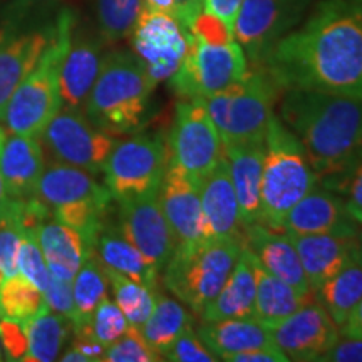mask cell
Listing matches in <instances>:
<instances>
[{"label": "cell", "mask_w": 362, "mask_h": 362, "mask_svg": "<svg viewBox=\"0 0 362 362\" xmlns=\"http://www.w3.org/2000/svg\"><path fill=\"white\" fill-rule=\"evenodd\" d=\"M279 89L362 99V0H320L262 62Z\"/></svg>", "instance_id": "obj_1"}, {"label": "cell", "mask_w": 362, "mask_h": 362, "mask_svg": "<svg viewBox=\"0 0 362 362\" xmlns=\"http://www.w3.org/2000/svg\"><path fill=\"white\" fill-rule=\"evenodd\" d=\"M280 119L297 136L319 183L332 178L362 153V99L287 89Z\"/></svg>", "instance_id": "obj_2"}, {"label": "cell", "mask_w": 362, "mask_h": 362, "mask_svg": "<svg viewBox=\"0 0 362 362\" xmlns=\"http://www.w3.org/2000/svg\"><path fill=\"white\" fill-rule=\"evenodd\" d=\"M155 88L156 83L133 52H107L86 99L84 115L96 128L115 138L133 134L144 123Z\"/></svg>", "instance_id": "obj_3"}, {"label": "cell", "mask_w": 362, "mask_h": 362, "mask_svg": "<svg viewBox=\"0 0 362 362\" xmlns=\"http://www.w3.org/2000/svg\"><path fill=\"white\" fill-rule=\"evenodd\" d=\"M264 144L260 223L284 232L285 216L319 180L302 143L277 115L270 117Z\"/></svg>", "instance_id": "obj_4"}, {"label": "cell", "mask_w": 362, "mask_h": 362, "mask_svg": "<svg viewBox=\"0 0 362 362\" xmlns=\"http://www.w3.org/2000/svg\"><path fill=\"white\" fill-rule=\"evenodd\" d=\"M74 27V12L67 8L59 13L51 42L7 104L4 121L12 133L39 139L45 126L62 110L59 76Z\"/></svg>", "instance_id": "obj_5"}, {"label": "cell", "mask_w": 362, "mask_h": 362, "mask_svg": "<svg viewBox=\"0 0 362 362\" xmlns=\"http://www.w3.org/2000/svg\"><path fill=\"white\" fill-rule=\"evenodd\" d=\"M243 242L235 238H203L176 245L163 269V285L194 314L214 300L237 264Z\"/></svg>", "instance_id": "obj_6"}, {"label": "cell", "mask_w": 362, "mask_h": 362, "mask_svg": "<svg viewBox=\"0 0 362 362\" xmlns=\"http://www.w3.org/2000/svg\"><path fill=\"white\" fill-rule=\"evenodd\" d=\"M35 198L51 210L54 220L78 230L94 250L112 202L106 185L98 183L89 171L54 161L44 168Z\"/></svg>", "instance_id": "obj_7"}, {"label": "cell", "mask_w": 362, "mask_h": 362, "mask_svg": "<svg viewBox=\"0 0 362 362\" xmlns=\"http://www.w3.org/2000/svg\"><path fill=\"white\" fill-rule=\"evenodd\" d=\"M277 90L279 86L262 67H253L237 84L203 99L221 143L264 141Z\"/></svg>", "instance_id": "obj_8"}, {"label": "cell", "mask_w": 362, "mask_h": 362, "mask_svg": "<svg viewBox=\"0 0 362 362\" xmlns=\"http://www.w3.org/2000/svg\"><path fill=\"white\" fill-rule=\"evenodd\" d=\"M247 71L248 59L237 40H211L192 34L187 56L168 83L180 99L203 101L237 84Z\"/></svg>", "instance_id": "obj_9"}, {"label": "cell", "mask_w": 362, "mask_h": 362, "mask_svg": "<svg viewBox=\"0 0 362 362\" xmlns=\"http://www.w3.org/2000/svg\"><path fill=\"white\" fill-rule=\"evenodd\" d=\"M168 163L170 149L165 136L134 134L116 141L104 163V185L116 202L158 193Z\"/></svg>", "instance_id": "obj_10"}, {"label": "cell", "mask_w": 362, "mask_h": 362, "mask_svg": "<svg viewBox=\"0 0 362 362\" xmlns=\"http://www.w3.org/2000/svg\"><path fill=\"white\" fill-rule=\"evenodd\" d=\"M170 161L198 183L215 168L223 155L220 133L200 99H181L171 124Z\"/></svg>", "instance_id": "obj_11"}, {"label": "cell", "mask_w": 362, "mask_h": 362, "mask_svg": "<svg viewBox=\"0 0 362 362\" xmlns=\"http://www.w3.org/2000/svg\"><path fill=\"white\" fill-rule=\"evenodd\" d=\"M315 0H243L233 37L253 67H260L270 49L292 33L310 12Z\"/></svg>", "instance_id": "obj_12"}, {"label": "cell", "mask_w": 362, "mask_h": 362, "mask_svg": "<svg viewBox=\"0 0 362 362\" xmlns=\"http://www.w3.org/2000/svg\"><path fill=\"white\" fill-rule=\"evenodd\" d=\"M44 146L56 161L78 166L90 175L103 173L104 163L116 144L115 136L104 133L81 110L62 107L40 134Z\"/></svg>", "instance_id": "obj_13"}, {"label": "cell", "mask_w": 362, "mask_h": 362, "mask_svg": "<svg viewBox=\"0 0 362 362\" xmlns=\"http://www.w3.org/2000/svg\"><path fill=\"white\" fill-rule=\"evenodd\" d=\"M129 37L133 54L158 84L178 71L187 56L192 33L168 13L143 7Z\"/></svg>", "instance_id": "obj_14"}, {"label": "cell", "mask_w": 362, "mask_h": 362, "mask_svg": "<svg viewBox=\"0 0 362 362\" xmlns=\"http://www.w3.org/2000/svg\"><path fill=\"white\" fill-rule=\"evenodd\" d=\"M267 329L288 361L298 362H319L341 339L339 325L317 300H307L300 309Z\"/></svg>", "instance_id": "obj_15"}, {"label": "cell", "mask_w": 362, "mask_h": 362, "mask_svg": "<svg viewBox=\"0 0 362 362\" xmlns=\"http://www.w3.org/2000/svg\"><path fill=\"white\" fill-rule=\"evenodd\" d=\"M117 225L124 237L161 274L173 255L176 242L161 210L158 193L117 202Z\"/></svg>", "instance_id": "obj_16"}, {"label": "cell", "mask_w": 362, "mask_h": 362, "mask_svg": "<svg viewBox=\"0 0 362 362\" xmlns=\"http://www.w3.org/2000/svg\"><path fill=\"white\" fill-rule=\"evenodd\" d=\"M52 35L54 25L19 29L8 24L0 29V121L12 94L37 64Z\"/></svg>", "instance_id": "obj_17"}, {"label": "cell", "mask_w": 362, "mask_h": 362, "mask_svg": "<svg viewBox=\"0 0 362 362\" xmlns=\"http://www.w3.org/2000/svg\"><path fill=\"white\" fill-rule=\"evenodd\" d=\"M158 200L176 245H188L205 238L200 183L185 173L173 161L168 163V168L163 176Z\"/></svg>", "instance_id": "obj_18"}, {"label": "cell", "mask_w": 362, "mask_h": 362, "mask_svg": "<svg viewBox=\"0 0 362 362\" xmlns=\"http://www.w3.org/2000/svg\"><path fill=\"white\" fill-rule=\"evenodd\" d=\"M104 45L106 42L99 34L76 30L74 27L59 76L62 107L83 110L106 56L103 52Z\"/></svg>", "instance_id": "obj_19"}, {"label": "cell", "mask_w": 362, "mask_h": 362, "mask_svg": "<svg viewBox=\"0 0 362 362\" xmlns=\"http://www.w3.org/2000/svg\"><path fill=\"white\" fill-rule=\"evenodd\" d=\"M359 225L352 220L341 194L317 185L288 211L284 232L288 235H356Z\"/></svg>", "instance_id": "obj_20"}, {"label": "cell", "mask_w": 362, "mask_h": 362, "mask_svg": "<svg viewBox=\"0 0 362 362\" xmlns=\"http://www.w3.org/2000/svg\"><path fill=\"white\" fill-rule=\"evenodd\" d=\"M200 198L205 238H235L243 242L245 228L240 223L237 193L223 155L202 180Z\"/></svg>", "instance_id": "obj_21"}, {"label": "cell", "mask_w": 362, "mask_h": 362, "mask_svg": "<svg viewBox=\"0 0 362 362\" xmlns=\"http://www.w3.org/2000/svg\"><path fill=\"white\" fill-rule=\"evenodd\" d=\"M243 245L250 248L260 265L284 280L307 298L312 297V288L307 282L300 257L293 247L291 237L285 232H275L264 223H253L243 230Z\"/></svg>", "instance_id": "obj_22"}, {"label": "cell", "mask_w": 362, "mask_h": 362, "mask_svg": "<svg viewBox=\"0 0 362 362\" xmlns=\"http://www.w3.org/2000/svg\"><path fill=\"white\" fill-rule=\"evenodd\" d=\"M264 155V141L223 144V156L237 193L240 223L243 228L260 221Z\"/></svg>", "instance_id": "obj_23"}, {"label": "cell", "mask_w": 362, "mask_h": 362, "mask_svg": "<svg viewBox=\"0 0 362 362\" xmlns=\"http://www.w3.org/2000/svg\"><path fill=\"white\" fill-rule=\"evenodd\" d=\"M288 235V233H287ZM300 257L312 292L356 257V235H288Z\"/></svg>", "instance_id": "obj_24"}, {"label": "cell", "mask_w": 362, "mask_h": 362, "mask_svg": "<svg viewBox=\"0 0 362 362\" xmlns=\"http://www.w3.org/2000/svg\"><path fill=\"white\" fill-rule=\"evenodd\" d=\"M44 168V149L37 138L17 133L7 134L0 155V170L8 197L13 200H29L35 197Z\"/></svg>", "instance_id": "obj_25"}, {"label": "cell", "mask_w": 362, "mask_h": 362, "mask_svg": "<svg viewBox=\"0 0 362 362\" xmlns=\"http://www.w3.org/2000/svg\"><path fill=\"white\" fill-rule=\"evenodd\" d=\"M37 240L51 277L72 282L86 260L93 255L83 235L52 216L37 228Z\"/></svg>", "instance_id": "obj_26"}, {"label": "cell", "mask_w": 362, "mask_h": 362, "mask_svg": "<svg viewBox=\"0 0 362 362\" xmlns=\"http://www.w3.org/2000/svg\"><path fill=\"white\" fill-rule=\"evenodd\" d=\"M197 334L218 361H230V357L240 352L275 344L269 329L257 319H202Z\"/></svg>", "instance_id": "obj_27"}, {"label": "cell", "mask_w": 362, "mask_h": 362, "mask_svg": "<svg viewBox=\"0 0 362 362\" xmlns=\"http://www.w3.org/2000/svg\"><path fill=\"white\" fill-rule=\"evenodd\" d=\"M200 317L203 320L255 319V275L248 247L242 245L237 264L226 277L223 287Z\"/></svg>", "instance_id": "obj_28"}, {"label": "cell", "mask_w": 362, "mask_h": 362, "mask_svg": "<svg viewBox=\"0 0 362 362\" xmlns=\"http://www.w3.org/2000/svg\"><path fill=\"white\" fill-rule=\"evenodd\" d=\"M94 255L99 262L112 272L129 277L146 287L158 291L160 285V270H156L144 259L143 253L136 248L117 223H104L94 243Z\"/></svg>", "instance_id": "obj_29"}, {"label": "cell", "mask_w": 362, "mask_h": 362, "mask_svg": "<svg viewBox=\"0 0 362 362\" xmlns=\"http://www.w3.org/2000/svg\"><path fill=\"white\" fill-rule=\"evenodd\" d=\"M250 257L253 275H255V319L265 327L280 322L285 317L300 309L307 300H310V298L300 296L296 288L285 284L284 280L269 274L260 265L252 250Z\"/></svg>", "instance_id": "obj_30"}, {"label": "cell", "mask_w": 362, "mask_h": 362, "mask_svg": "<svg viewBox=\"0 0 362 362\" xmlns=\"http://www.w3.org/2000/svg\"><path fill=\"white\" fill-rule=\"evenodd\" d=\"M314 292L315 300L327 310L341 329L362 300V262L356 255L341 272H337Z\"/></svg>", "instance_id": "obj_31"}, {"label": "cell", "mask_w": 362, "mask_h": 362, "mask_svg": "<svg viewBox=\"0 0 362 362\" xmlns=\"http://www.w3.org/2000/svg\"><path fill=\"white\" fill-rule=\"evenodd\" d=\"M27 352L24 362H52L59 359L62 346L72 332V322L64 315L56 314L47 304L33 319L27 320Z\"/></svg>", "instance_id": "obj_32"}, {"label": "cell", "mask_w": 362, "mask_h": 362, "mask_svg": "<svg viewBox=\"0 0 362 362\" xmlns=\"http://www.w3.org/2000/svg\"><path fill=\"white\" fill-rule=\"evenodd\" d=\"M193 322V317L185 309L178 298H171L168 296L158 293L156 305L151 315L148 317L146 322L143 324L141 330L143 337L146 339L149 346L155 349L158 354H165L170 349L175 339L189 327Z\"/></svg>", "instance_id": "obj_33"}, {"label": "cell", "mask_w": 362, "mask_h": 362, "mask_svg": "<svg viewBox=\"0 0 362 362\" xmlns=\"http://www.w3.org/2000/svg\"><path fill=\"white\" fill-rule=\"evenodd\" d=\"M107 293H110V279L106 269L93 253L72 280V297H74L72 329L89 324L99 304L110 297Z\"/></svg>", "instance_id": "obj_34"}, {"label": "cell", "mask_w": 362, "mask_h": 362, "mask_svg": "<svg viewBox=\"0 0 362 362\" xmlns=\"http://www.w3.org/2000/svg\"><path fill=\"white\" fill-rule=\"evenodd\" d=\"M44 305V292L22 274L11 275L0 282V319L25 324Z\"/></svg>", "instance_id": "obj_35"}, {"label": "cell", "mask_w": 362, "mask_h": 362, "mask_svg": "<svg viewBox=\"0 0 362 362\" xmlns=\"http://www.w3.org/2000/svg\"><path fill=\"white\" fill-rule=\"evenodd\" d=\"M106 269V267H104ZM110 279V288L115 296V302L123 312L131 327L141 329L146 319L151 315L156 305L158 291L146 287V285L134 282L129 277L106 269Z\"/></svg>", "instance_id": "obj_36"}, {"label": "cell", "mask_w": 362, "mask_h": 362, "mask_svg": "<svg viewBox=\"0 0 362 362\" xmlns=\"http://www.w3.org/2000/svg\"><path fill=\"white\" fill-rule=\"evenodd\" d=\"M143 11V0H96L99 35L106 44L129 37Z\"/></svg>", "instance_id": "obj_37"}, {"label": "cell", "mask_w": 362, "mask_h": 362, "mask_svg": "<svg viewBox=\"0 0 362 362\" xmlns=\"http://www.w3.org/2000/svg\"><path fill=\"white\" fill-rule=\"evenodd\" d=\"M320 187L341 194L347 211L357 225L362 226V153L357 155L341 173L319 183Z\"/></svg>", "instance_id": "obj_38"}, {"label": "cell", "mask_w": 362, "mask_h": 362, "mask_svg": "<svg viewBox=\"0 0 362 362\" xmlns=\"http://www.w3.org/2000/svg\"><path fill=\"white\" fill-rule=\"evenodd\" d=\"M129 327L131 325L128 319H126L116 302L111 300L110 297H106L99 304L89 322L90 336L104 347L111 346L117 339L123 337Z\"/></svg>", "instance_id": "obj_39"}, {"label": "cell", "mask_w": 362, "mask_h": 362, "mask_svg": "<svg viewBox=\"0 0 362 362\" xmlns=\"http://www.w3.org/2000/svg\"><path fill=\"white\" fill-rule=\"evenodd\" d=\"M163 356L153 349L143 337L141 330L129 327L123 337L106 347L103 362H158Z\"/></svg>", "instance_id": "obj_40"}, {"label": "cell", "mask_w": 362, "mask_h": 362, "mask_svg": "<svg viewBox=\"0 0 362 362\" xmlns=\"http://www.w3.org/2000/svg\"><path fill=\"white\" fill-rule=\"evenodd\" d=\"M19 274L29 279L42 292L49 285V280H51L44 253L39 245L37 232H34V230H24L22 232L19 248Z\"/></svg>", "instance_id": "obj_41"}, {"label": "cell", "mask_w": 362, "mask_h": 362, "mask_svg": "<svg viewBox=\"0 0 362 362\" xmlns=\"http://www.w3.org/2000/svg\"><path fill=\"white\" fill-rule=\"evenodd\" d=\"M163 359L170 362H216L218 357L208 351L193 325H189L175 339L170 349L163 354Z\"/></svg>", "instance_id": "obj_42"}, {"label": "cell", "mask_w": 362, "mask_h": 362, "mask_svg": "<svg viewBox=\"0 0 362 362\" xmlns=\"http://www.w3.org/2000/svg\"><path fill=\"white\" fill-rule=\"evenodd\" d=\"M22 226L16 220L0 225V274L4 277L19 274V248Z\"/></svg>", "instance_id": "obj_43"}, {"label": "cell", "mask_w": 362, "mask_h": 362, "mask_svg": "<svg viewBox=\"0 0 362 362\" xmlns=\"http://www.w3.org/2000/svg\"><path fill=\"white\" fill-rule=\"evenodd\" d=\"M203 4L205 0H143V7L168 13L189 33L194 22L202 16Z\"/></svg>", "instance_id": "obj_44"}, {"label": "cell", "mask_w": 362, "mask_h": 362, "mask_svg": "<svg viewBox=\"0 0 362 362\" xmlns=\"http://www.w3.org/2000/svg\"><path fill=\"white\" fill-rule=\"evenodd\" d=\"M0 344L6 352L7 361H22L27 352L25 325L17 320L0 319Z\"/></svg>", "instance_id": "obj_45"}, {"label": "cell", "mask_w": 362, "mask_h": 362, "mask_svg": "<svg viewBox=\"0 0 362 362\" xmlns=\"http://www.w3.org/2000/svg\"><path fill=\"white\" fill-rule=\"evenodd\" d=\"M44 300L49 309L56 314L64 315L72 322L74 319V297H72V282L51 277L44 291Z\"/></svg>", "instance_id": "obj_46"}, {"label": "cell", "mask_w": 362, "mask_h": 362, "mask_svg": "<svg viewBox=\"0 0 362 362\" xmlns=\"http://www.w3.org/2000/svg\"><path fill=\"white\" fill-rule=\"evenodd\" d=\"M319 362H362V339H339Z\"/></svg>", "instance_id": "obj_47"}, {"label": "cell", "mask_w": 362, "mask_h": 362, "mask_svg": "<svg viewBox=\"0 0 362 362\" xmlns=\"http://www.w3.org/2000/svg\"><path fill=\"white\" fill-rule=\"evenodd\" d=\"M242 2L243 0H205L203 12L218 19L226 29L233 33L235 19H237V13Z\"/></svg>", "instance_id": "obj_48"}, {"label": "cell", "mask_w": 362, "mask_h": 362, "mask_svg": "<svg viewBox=\"0 0 362 362\" xmlns=\"http://www.w3.org/2000/svg\"><path fill=\"white\" fill-rule=\"evenodd\" d=\"M288 357L284 354L277 344L269 347H259V349H252L240 352L230 357L228 362H287Z\"/></svg>", "instance_id": "obj_49"}, {"label": "cell", "mask_w": 362, "mask_h": 362, "mask_svg": "<svg viewBox=\"0 0 362 362\" xmlns=\"http://www.w3.org/2000/svg\"><path fill=\"white\" fill-rule=\"evenodd\" d=\"M7 134L8 133L6 131V128L0 126V155H2V148L7 139ZM17 208H19V200H13V198L8 197L6 183H4L2 170H0V225L11 221L17 214Z\"/></svg>", "instance_id": "obj_50"}, {"label": "cell", "mask_w": 362, "mask_h": 362, "mask_svg": "<svg viewBox=\"0 0 362 362\" xmlns=\"http://www.w3.org/2000/svg\"><path fill=\"white\" fill-rule=\"evenodd\" d=\"M341 336L362 339V300L352 310V314L347 317L346 322L342 324Z\"/></svg>", "instance_id": "obj_51"}, {"label": "cell", "mask_w": 362, "mask_h": 362, "mask_svg": "<svg viewBox=\"0 0 362 362\" xmlns=\"http://www.w3.org/2000/svg\"><path fill=\"white\" fill-rule=\"evenodd\" d=\"M356 255L362 262V226H359L356 233Z\"/></svg>", "instance_id": "obj_52"}, {"label": "cell", "mask_w": 362, "mask_h": 362, "mask_svg": "<svg viewBox=\"0 0 362 362\" xmlns=\"http://www.w3.org/2000/svg\"><path fill=\"white\" fill-rule=\"evenodd\" d=\"M0 359H2V344H0Z\"/></svg>", "instance_id": "obj_53"}]
</instances>
